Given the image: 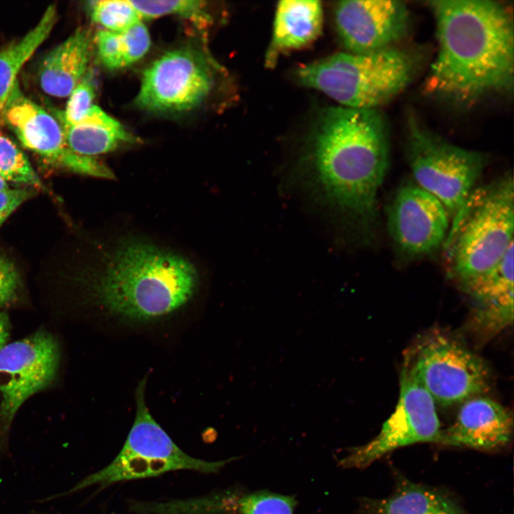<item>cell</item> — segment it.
Instances as JSON below:
<instances>
[{
	"label": "cell",
	"mask_w": 514,
	"mask_h": 514,
	"mask_svg": "<svg viewBox=\"0 0 514 514\" xmlns=\"http://www.w3.org/2000/svg\"><path fill=\"white\" fill-rule=\"evenodd\" d=\"M435 21L437 55L426 90L469 104L513 84V18L501 4L488 0L428 2Z\"/></svg>",
	"instance_id": "1"
},
{
	"label": "cell",
	"mask_w": 514,
	"mask_h": 514,
	"mask_svg": "<svg viewBox=\"0 0 514 514\" xmlns=\"http://www.w3.org/2000/svg\"><path fill=\"white\" fill-rule=\"evenodd\" d=\"M389 144L386 122L377 109L336 106L321 115L306 179L343 223L363 228L375 218Z\"/></svg>",
	"instance_id": "2"
},
{
	"label": "cell",
	"mask_w": 514,
	"mask_h": 514,
	"mask_svg": "<svg viewBox=\"0 0 514 514\" xmlns=\"http://www.w3.org/2000/svg\"><path fill=\"white\" fill-rule=\"evenodd\" d=\"M198 273L184 258L142 240L120 241L89 278L93 299L111 313L148 321L173 313L193 296Z\"/></svg>",
	"instance_id": "3"
},
{
	"label": "cell",
	"mask_w": 514,
	"mask_h": 514,
	"mask_svg": "<svg viewBox=\"0 0 514 514\" xmlns=\"http://www.w3.org/2000/svg\"><path fill=\"white\" fill-rule=\"evenodd\" d=\"M511 176L474 188L443 243L449 276L460 284L495 266L513 243L514 191Z\"/></svg>",
	"instance_id": "4"
},
{
	"label": "cell",
	"mask_w": 514,
	"mask_h": 514,
	"mask_svg": "<svg viewBox=\"0 0 514 514\" xmlns=\"http://www.w3.org/2000/svg\"><path fill=\"white\" fill-rule=\"evenodd\" d=\"M415 70L413 57L392 46L365 54H336L302 66L297 78L341 106L377 109L410 84Z\"/></svg>",
	"instance_id": "5"
},
{
	"label": "cell",
	"mask_w": 514,
	"mask_h": 514,
	"mask_svg": "<svg viewBox=\"0 0 514 514\" xmlns=\"http://www.w3.org/2000/svg\"><path fill=\"white\" fill-rule=\"evenodd\" d=\"M146 377L135 393L136 414L125 443L114 460L64 493L46 500L64 497L93 486L101 488L118 482L156 477L176 470L216 473L234 458L207 461L182 450L151 414L145 400Z\"/></svg>",
	"instance_id": "6"
},
{
	"label": "cell",
	"mask_w": 514,
	"mask_h": 514,
	"mask_svg": "<svg viewBox=\"0 0 514 514\" xmlns=\"http://www.w3.org/2000/svg\"><path fill=\"white\" fill-rule=\"evenodd\" d=\"M406 131L407 160L418 186L453 216L475 188L485 156L448 141L411 115Z\"/></svg>",
	"instance_id": "7"
},
{
	"label": "cell",
	"mask_w": 514,
	"mask_h": 514,
	"mask_svg": "<svg viewBox=\"0 0 514 514\" xmlns=\"http://www.w3.org/2000/svg\"><path fill=\"white\" fill-rule=\"evenodd\" d=\"M405 366L442 406L464 402L489 389L490 373L484 361L445 335L425 337Z\"/></svg>",
	"instance_id": "8"
},
{
	"label": "cell",
	"mask_w": 514,
	"mask_h": 514,
	"mask_svg": "<svg viewBox=\"0 0 514 514\" xmlns=\"http://www.w3.org/2000/svg\"><path fill=\"white\" fill-rule=\"evenodd\" d=\"M60 357L57 339L44 329L0 349V455L7 452L10 429L19 408L52 384Z\"/></svg>",
	"instance_id": "9"
},
{
	"label": "cell",
	"mask_w": 514,
	"mask_h": 514,
	"mask_svg": "<svg viewBox=\"0 0 514 514\" xmlns=\"http://www.w3.org/2000/svg\"><path fill=\"white\" fill-rule=\"evenodd\" d=\"M211 60L199 49L171 50L143 72L136 104L153 113H181L198 107L214 86Z\"/></svg>",
	"instance_id": "10"
},
{
	"label": "cell",
	"mask_w": 514,
	"mask_h": 514,
	"mask_svg": "<svg viewBox=\"0 0 514 514\" xmlns=\"http://www.w3.org/2000/svg\"><path fill=\"white\" fill-rule=\"evenodd\" d=\"M441 431L435 403L404 366L394 411L373 440L350 448L338 465L343 468H364L399 448L417 443H438Z\"/></svg>",
	"instance_id": "11"
},
{
	"label": "cell",
	"mask_w": 514,
	"mask_h": 514,
	"mask_svg": "<svg viewBox=\"0 0 514 514\" xmlns=\"http://www.w3.org/2000/svg\"><path fill=\"white\" fill-rule=\"evenodd\" d=\"M3 120L24 147L51 166L94 177H114L111 170L94 157L74 152L66 141L58 119L29 99L18 81L5 104Z\"/></svg>",
	"instance_id": "12"
},
{
	"label": "cell",
	"mask_w": 514,
	"mask_h": 514,
	"mask_svg": "<svg viewBox=\"0 0 514 514\" xmlns=\"http://www.w3.org/2000/svg\"><path fill=\"white\" fill-rule=\"evenodd\" d=\"M388 228L397 251L407 258L436 251L449 230V215L433 195L415 184L395 193L388 210Z\"/></svg>",
	"instance_id": "13"
},
{
	"label": "cell",
	"mask_w": 514,
	"mask_h": 514,
	"mask_svg": "<svg viewBox=\"0 0 514 514\" xmlns=\"http://www.w3.org/2000/svg\"><path fill=\"white\" fill-rule=\"evenodd\" d=\"M335 22L347 52L365 54L394 46L403 39L410 15L400 1L346 0L336 6Z\"/></svg>",
	"instance_id": "14"
},
{
	"label": "cell",
	"mask_w": 514,
	"mask_h": 514,
	"mask_svg": "<svg viewBox=\"0 0 514 514\" xmlns=\"http://www.w3.org/2000/svg\"><path fill=\"white\" fill-rule=\"evenodd\" d=\"M513 420L502 405L478 395L463 402L455 421L442 430L438 443L482 450H496L512 440Z\"/></svg>",
	"instance_id": "15"
},
{
	"label": "cell",
	"mask_w": 514,
	"mask_h": 514,
	"mask_svg": "<svg viewBox=\"0 0 514 514\" xmlns=\"http://www.w3.org/2000/svg\"><path fill=\"white\" fill-rule=\"evenodd\" d=\"M513 246L489 270L460 284L475 303V326L486 336L513 321Z\"/></svg>",
	"instance_id": "16"
},
{
	"label": "cell",
	"mask_w": 514,
	"mask_h": 514,
	"mask_svg": "<svg viewBox=\"0 0 514 514\" xmlns=\"http://www.w3.org/2000/svg\"><path fill=\"white\" fill-rule=\"evenodd\" d=\"M91 48L89 31L79 28L50 51L38 71L42 90L56 97L69 96L88 71Z\"/></svg>",
	"instance_id": "17"
},
{
	"label": "cell",
	"mask_w": 514,
	"mask_h": 514,
	"mask_svg": "<svg viewBox=\"0 0 514 514\" xmlns=\"http://www.w3.org/2000/svg\"><path fill=\"white\" fill-rule=\"evenodd\" d=\"M323 21L321 1L285 0L278 2L271 42L266 55L268 66L282 53L302 49L320 36Z\"/></svg>",
	"instance_id": "18"
},
{
	"label": "cell",
	"mask_w": 514,
	"mask_h": 514,
	"mask_svg": "<svg viewBox=\"0 0 514 514\" xmlns=\"http://www.w3.org/2000/svg\"><path fill=\"white\" fill-rule=\"evenodd\" d=\"M69 147L76 153L94 157L114 151L124 143L137 142L117 120L96 105L75 125L59 122Z\"/></svg>",
	"instance_id": "19"
},
{
	"label": "cell",
	"mask_w": 514,
	"mask_h": 514,
	"mask_svg": "<svg viewBox=\"0 0 514 514\" xmlns=\"http://www.w3.org/2000/svg\"><path fill=\"white\" fill-rule=\"evenodd\" d=\"M360 508L362 514H466L445 495L405 479L389 497L364 498Z\"/></svg>",
	"instance_id": "20"
},
{
	"label": "cell",
	"mask_w": 514,
	"mask_h": 514,
	"mask_svg": "<svg viewBox=\"0 0 514 514\" xmlns=\"http://www.w3.org/2000/svg\"><path fill=\"white\" fill-rule=\"evenodd\" d=\"M57 19V10L50 5L38 24L24 37L0 50V125L8 97L24 64L46 39Z\"/></svg>",
	"instance_id": "21"
},
{
	"label": "cell",
	"mask_w": 514,
	"mask_h": 514,
	"mask_svg": "<svg viewBox=\"0 0 514 514\" xmlns=\"http://www.w3.org/2000/svg\"><path fill=\"white\" fill-rule=\"evenodd\" d=\"M296 499L268 490L221 492L218 514H293Z\"/></svg>",
	"instance_id": "22"
},
{
	"label": "cell",
	"mask_w": 514,
	"mask_h": 514,
	"mask_svg": "<svg viewBox=\"0 0 514 514\" xmlns=\"http://www.w3.org/2000/svg\"><path fill=\"white\" fill-rule=\"evenodd\" d=\"M132 5L141 19H154L166 15H177L202 29L211 22L206 2L198 0H148L133 1Z\"/></svg>",
	"instance_id": "23"
},
{
	"label": "cell",
	"mask_w": 514,
	"mask_h": 514,
	"mask_svg": "<svg viewBox=\"0 0 514 514\" xmlns=\"http://www.w3.org/2000/svg\"><path fill=\"white\" fill-rule=\"evenodd\" d=\"M0 174L7 182L45 189L28 158L10 138L0 135Z\"/></svg>",
	"instance_id": "24"
},
{
	"label": "cell",
	"mask_w": 514,
	"mask_h": 514,
	"mask_svg": "<svg viewBox=\"0 0 514 514\" xmlns=\"http://www.w3.org/2000/svg\"><path fill=\"white\" fill-rule=\"evenodd\" d=\"M92 21L105 30L121 32L141 22V17L130 0H101L90 2Z\"/></svg>",
	"instance_id": "25"
},
{
	"label": "cell",
	"mask_w": 514,
	"mask_h": 514,
	"mask_svg": "<svg viewBox=\"0 0 514 514\" xmlns=\"http://www.w3.org/2000/svg\"><path fill=\"white\" fill-rule=\"evenodd\" d=\"M150 46V35L142 21L124 31L116 32L113 44L116 70L139 61L146 54Z\"/></svg>",
	"instance_id": "26"
},
{
	"label": "cell",
	"mask_w": 514,
	"mask_h": 514,
	"mask_svg": "<svg viewBox=\"0 0 514 514\" xmlns=\"http://www.w3.org/2000/svg\"><path fill=\"white\" fill-rule=\"evenodd\" d=\"M95 84L90 71L79 81L70 94L63 111H56V118L62 124L75 125L79 123L94 105Z\"/></svg>",
	"instance_id": "27"
},
{
	"label": "cell",
	"mask_w": 514,
	"mask_h": 514,
	"mask_svg": "<svg viewBox=\"0 0 514 514\" xmlns=\"http://www.w3.org/2000/svg\"><path fill=\"white\" fill-rule=\"evenodd\" d=\"M19 282V276L13 263L0 255V308L14 301Z\"/></svg>",
	"instance_id": "28"
},
{
	"label": "cell",
	"mask_w": 514,
	"mask_h": 514,
	"mask_svg": "<svg viewBox=\"0 0 514 514\" xmlns=\"http://www.w3.org/2000/svg\"><path fill=\"white\" fill-rule=\"evenodd\" d=\"M33 194L34 191L29 188L0 190V226L17 207Z\"/></svg>",
	"instance_id": "29"
},
{
	"label": "cell",
	"mask_w": 514,
	"mask_h": 514,
	"mask_svg": "<svg viewBox=\"0 0 514 514\" xmlns=\"http://www.w3.org/2000/svg\"><path fill=\"white\" fill-rule=\"evenodd\" d=\"M11 333V323L7 313L0 311V349L9 341Z\"/></svg>",
	"instance_id": "30"
},
{
	"label": "cell",
	"mask_w": 514,
	"mask_h": 514,
	"mask_svg": "<svg viewBox=\"0 0 514 514\" xmlns=\"http://www.w3.org/2000/svg\"><path fill=\"white\" fill-rule=\"evenodd\" d=\"M8 184L0 174V190L8 188Z\"/></svg>",
	"instance_id": "31"
},
{
	"label": "cell",
	"mask_w": 514,
	"mask_h": 514,
	"mask_svg": "<svg viewBox=\"0 0 514 514\" xmlns=\"http://www.w3.org/2000/svg\"><path fill=\"white\" fill-rule=\"evenodd\" d=\"M0 135H1V133H0Z\"/></svg>",
	"instance_id": "32"
}]
</instances>
